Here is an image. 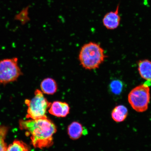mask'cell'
Segmentation results:
<instances>
[{"label":"cell","instance_id":"1","mask_svg":"<svg viewBox=\"0 0 151 151\" xmlns=\"http://www.w3.org/2000/svg\"><path fill=\"white\" fill-rule=\"evenodd\" d=\"M20 128L31 135V144L35 148L42 149L52 146L56 126L47 117L37 119L20 121Z\"/></svg>","mask_w":151,"mask_h":151},{"label":"cell","instance_id":"2","mask_svg":"<svg viewBox=\"0 0 151 151\" xmlns=\"http://www.w3.org/2000/svg\"><path fill=\"white\" fill-rule=\"evenodd\" d=\"M104 50L98 43L90 42L83 46L79 55L81 65L85 69L98 68L104 61Z\"/></svg>","mask_w":151,"mask_h":151},{"label":"cell","instance_id":"3","mask_svg":"<svg viewBox=\"0 0 151 151\" xmlns=\"http://www.w3.org/2000/svg\"><path fill=\"white\" fill-rule=\"evenodd\" d=\"M25 103L28 107L26 118L33 120L47 117V109L51 104L45 97L41 91L38 89L35 91L33 99L26 100Z\"/></svg>","mask_w":151,"mask_h":151},{"label":"cell","instance_id":"4","mask_svg":"<svg viewBox=\"0 0 151 151\" xmlns=\"http://www.w3.org/2000/svg\"><path fill=\"white\" fill-rule=\"evenodd\" d=\"M16 57L0 60V85L16 82L22 75Z\"/></svg>","mask_w":151,"mask_h":151},{"label":"cell","instance_id":"5","mask_svg":"<svg viewBox=\"0 0 151 151\" xmlns=\"http://www.w3.org/2000/svg\"><path fill=\"white\" fill-rule=\"evenodd\" d=\"M150 88L148 85H139L133 88L128 94V102L134 110L143 112L148 109L150 101Z\"/></svg>","mask_w":151,"mask_h":151},{"label":"cell","instance_id":"6","mask_svg":"<svg viewBox=\"0 0 151 151\" xmlns=\"http://www.w3.org/2000/svg\"><path fill=\"white\" fill-rule=\"evenodd\" d=\"M119 4L117 6L116 10L107 13L104 16L103 22L104 26L107 29H116L119 25L121 17L119 14Z\"/></svg>","mask_w":151,"mask_h":151},{"label":"cell","instance_id":"7","mask_svg":"<svg viewBox=\"0 0 151 151\" xmlns=\"http://www.w3.org/2000/svg\"><path fill=\"white\" fill-rule=\"evenodd\" d=\"M49 113L58 117H65L69 114L70 107L68 104L60 101L54 102L50 105Z\"/></svg>","mask_w":151,"mask_h":151},{"label":"cell","instance_id":"8","mask_svg":"<svg viewBox=\"0 0 151 151\" xmlns=\"http://www.w3.org/2000/svg\"><path fill=\"white\" fill-rule=\"evenodd\" d=\"M41 91L45 94L52 95L57 91L58 86L56 81L51 78H45L40 84Z\"/></svg>","mask_w":151,"mask_h":151},{"label":"cell","instance_id":"9","mask_svg":"<svg viewBox=\"0 0 151 151\" xmlns=\"http://www.w3.org/2000/svg\"><path fill=\"white\" fill-rule=\"evenodd\" d=\"M127 107L123 105H119L115 107L111 113L113 120L116 122H121L125 120L128 115Z\"/></svg>","mask_w":151,"mask_h":151},{"label":"cell","instance_id":"10","mask_svg":"<svg viewBox=\"0 0 151 151\" xmlns=\"http://www.w3.org/2000/svg\"><path fill=\"white\" fill-rule=\"evenodd\" d=\"M138 70L142 78L151 82V61L141 60L138 63Z\"/></svg>","mask_w":151,"mask_h":151},{"label":"cell","instance_id":"11","mask_svg":"<svg viewBox=\"0 0 151 151\" xmlns=\"http://www.w3.org/2000/svg\"><path fill=\"white\" fill-rule=\"evenodd\" d=\"M84 131L82 124L77 122H74L69 126L68 134L70 138L76 139L80 137Z\"/></svg>","mask_w":151,"mask_h":151},{"label":"cell","instance_id":"12","mask_svg":"<svg viewBox=\"0 0 151 151\" xmlns=\"http://www.w3.org/2000/svg\"><path fill=\"white\" fill-rule=\"evenodd\" d=\"M27 145L21 141L15 140L7 147V151H29Z\"/></svg>","mask_w":151,"mask_h":151},{"label":"cell","instance_id":"13","mask_svg":"<svg viewBox=\"0 0 151 151\" xmlns=\"http://www.w3.org/2000/svg\"><path fill=\"white\" fill-rule=\"evenodd\" d=\"M8 130L6 126H0V151H7V146L5 139Z\"/></svg>","mask_w":151,"mask_h":151},{"label":"cell","instance_id":"14","mask_svg":"<svg viewBox=\"0 0 151 151\" xmlns=\"http://www.w3.org/2000/svg\"><path fill=\"white\" fill-rule=\"evenodd\" d=\"M109 88L112 93L116 95H119L122 93L123 88V84L121 81L114 80L111 83Z\"/></svg>","mask_w":151,"mask_h":151},{"label":"cell","instance_id":"15","mask_svg":"<svg viewBox=\"0 0 151 151\" xmlns=\"http://www.w3.org/2000/svg\"><path fill=\"white\" fill-rule=\"evenodd\" d=\"M29 7V6H28L24 9L20 14L19 19L22 22V24H25L30 20V19L28 17V9Z\"/></svg>","mask_w":151,"mask_h":151}]
</instances>
